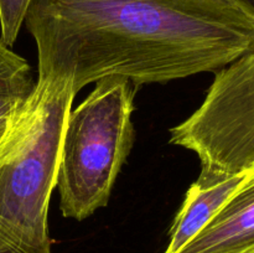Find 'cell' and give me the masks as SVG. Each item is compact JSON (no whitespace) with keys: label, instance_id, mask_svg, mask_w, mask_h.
<instances>
[{"label":"cell","instance_id":"6da1fadb","mask_svg":"<svg viewBox=\"0 0 254 253\" xmlns=\"http://www.w3.org/2000/svg\"><path fill=\"white\" fill-rule=\"evenodd\" d=\"M24 24L37 77L76 93L107 77L140 87L216 73L254 50L245 0H32Z\"/></svg>","mask_w":254,"mask_h":253},{"label":"cell","instance_id":"7a4b0ae2","mask_svg":"<svg viewBox=\"0 0 254 253\" xmlns=\"http://www.w3.org/2000/svg\"><path fill=\"white\" fill-rule=\"evenodd\" d=\"M76 91L37 77L0 141V238L22 253H51L49 206Z\"/></svg>","mask_w":254,"mask_h":253},{"label":"cell","instance_id":"3957f363","mask_svg":"<svg viewBox=\"0 0 254 253\" xmlns=\"http://www.w3.org/2000/svg\"><path fill=\"white\" fill-rule=\"evenodd\" d=\"M138 88L123 77L102 78L69 112L56 183L64 217L83 221L108 205L135 141L131 114Z\"/></svg>","mask_w":254,"mask_h":253},{"label":"cell","instance_id":"277c9868","mask_svg":"<svg viewBox=\"0 0 254 253\" xmlns=\"http://www.w3.org/2000/svg\"><path fill=\"white\" fill-rule=\"evenodd\" d=\"M170 143L198 156L206 180L254 168V50L216 72L201 106L170 129Z\"/></svg>","mask_w":254,"mask_h":253},{"label":"cell","instance_id":"5b68a950","mask_svg":"<svg viewBox=\"0 0 254 253\" xmlns=\"http://www.w3.org/2000/svg\"><path fill=\"white\" fill-rule=\"evenodd\" d=\"M254 250V168L211 220L178 253H246Z\"/></svg>","mask_w":254,"mask_h":253},{"label":"cell","instance_id":"8992f818","mask_svg":"<svg viewBox=\"0 0 254 253\" xmlns=\"http://www.w3.org/2000/svg\"><path fill=\"white\" fill-rule=\"evenodd\" d=\"M248 171L215 180L196 179L186 191L180 210L174 218L169 232L170 241L164 253H178L192 241L211 222Z\"/></svg>","mask_w":254,"mask_h":253},{"label":"cell","instance_id":"52a82bcc","mask_svg":"<svg viewBox=\"0 0 254 253\" xmlns=\"http://www.w3.org/2000/svg\"><path fill=\"white\" fill-rule=\"evenodd\" d=\"M35 83L29 62L0 39V104L24 101Z\"/></svg>","mask_w":254,"mask_h":253},{"label":"cell","instance_id":"ba28073f","mask_svg":"<svg viewBox=\"0 0 254 253\" xmlns=\"http://www.w3.org/2000/svg\"><path fill=\"white\" fill-rule=\"evenodd\" d=\"M31 2L32 0H0V39L9 47L16 42Z\"/></svg>","mask_w":254,"mask_h":253},{"label":"cell","instance_id":"9c48e42d","mask_svg":"<svg viewBox=\"0 0 254 253\" xmlns=\"http://www.w3.org/2000/svg\"><path fill=\"white\" fill-rule=\"evenodd\" d=\"M22 103L21 102H9V103H1L0 104V141H1L2 136H4L5 131H6L7 126H9L10 118H11L12 113L15 109Z\"/></svg>","mask_w":254,"mask_h":253},{"label":"cell","instance_id":"30bf717a","mask_svg":"<svg viewBox=\"0 0 254 253\" xmlns=\"http://www.w3.org/2000/svg\"><path fill=\"white\" fill-rule=\"evenodd\" d=\"M0 253H22V252L17 250V248H15L14 246L10 245V243L5 242L2 238H0Z\"/></svg>","mask_w":254,"mask_h":253},{"label":"cell","instance_id":"8fae6325","mask_svg":"<svg viewBox=\"0 0 254 253\" xmlns=\"http://www.w3.org/2000/svg\"><path fill=\"white\" fill-rule=\"evenodd\" d=\"M245 1L247 2V4H248V6H250L251 9H252L253 11H254V0H245Z\"/></svg>","mask_w":254,"mask_h":253},{"label":"cell","instance_id":"7c38bea8","mask_svg":"<svg viewBox=\"0 0 254 253\" xmlns=\"http://www.w3.org/2000/svg\"><path fill=\"white\" fill-rule=\"evenodd\" d=\"M246 253H254V250H251V251H248V252H246Z\"/></svg>","mask_w":254,"mask_h":253}]
</instances>
